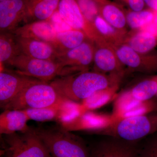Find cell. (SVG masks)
<instances>
[{"instance_id": "17", "label": "cell", "mask_w": 157, "mask_h": 157, "mask_svg": "<svg viewBox=\"0 0 157 157\" xmlns=\"http://www.w3.org/2000/svg\"><path fill=\"white\" fill-rule=\"evenodd\" d=\"M29 119L23 110L5 109L0 115L1 135L25 132L30 129L27 122Z\"/></svg>"}, {"instance_id": "19", "label": "cell", "mask_w": 157, "mask_h": 157, "mask_svg": "<svg viewBox=\"0 0 157 157\" xmlns=\"http://www.w3.org/2000/svg\"><path fill=\"white\" fill-rule=\"evenodd\" d=\"M104 116L86 111L73 123L62 127L67 131L72 132L76 130H85L90 133L106 127L113 121Z\"/></svg>"}, {"instance_id": "24", "label": "cell", "mask_w": 157, "mask_h": 157, "mask_svg": "<svg viewBox=\"0 0 157 157\" xmlns=\"http://www.w3.org/2000/svg\"><path fill=\"white\" fill-rule=\"evenodd\" d=\"M59 2L60 0H36L30 12L28 23L49 21L57 11Z\"/></svg>"}, {"instance_id": "5", "label": "cell", "mask_w": 157, "mask_h": 157, "mask_svg": "<svg viewBox=\"0 0 157 157\" xmlns=\"http://www.w3.org/2000/svg\"><path fill=\"white\" fill-rule=\"evenodd\" d=\"M1 157H52L34 129L10 135H1Z\"/></svg>"}, {"instance_id": "31", "label": "cell", "mask_w": 157, "mask_h": 157, "mask_svg": "<svg viewBox=\"0 0 157 157\" xmlns=\"http://www.w3.org/2000/svg\"><path fill=\"white\" fill-rule=\"evenodd\" d=\"M157 110V102L152 99L140 103L137 106L124 113L120 118L142 115ZM119 118V119H120Z\"/></svg>"}, {"instance_id": "18", "label": "cell", "mask_w": 157, "mask_h": 157, "mask_svg": "<svg viewBox=\"0 0 157 157\" xmlns=\"http://www.w3.org/2000/svg\"><path fill=\"white\" fill-rule=\"evenodd\" d=\"M93 27L98 37V41H104L115 46L124 43L128 33L116 29L104 20L100 15L94 21Z\"/></svg>"}, {"instance_id": "9", "label": "cell", "mask_w": 157, "mask_h": 157, "mask_svg": "<svg viewBox=\"0 0 157 157\" xmlns=\"http://www.w3.org/2000/svg\"><path fill=\"white\" fill-rule=\"evenodd\" d=\"M35 1L7 0L0 2L1 33H12L20 26L21 23H28L30 12Z\"/></svg>"}, {"instance_id": "11", "label": "cell", "mask_w": 157, "mask_h": 157, "mask_svg": "<svg viewBox=\"0 0 157 157\" xmlns=\"http://www.w3.org/2000/svg\"><path fill=\"white\" fill-rule=\"evenodd\" d=\"M3 69L0 73V105L2 108L29 85L39 80Z\"/></svg>"}, {"instance_id": "1", "label": "cell", "mask_w": 157, "mask_h": 157, "mask_svg": "<svg viewBox=\"0 0 157 157\" xmlns=\"http://www.w3.org/2000/svg\"><path fill=\"white\" fill-rule=\"evenodd\" d=\"M124 76L88 70L61 76L50 83L63 98L81 104L96 92L119 86Z\"/></svg>"}, {"instance_id": "15", "label": "cell", "mask_w": 157, "mask_h": 157, "mask_svg": "<svg viewBox=\"0 0 157 157\" xmlns=\"http://www.w3.org/2000/svg\"><path fill=\"white\" fill-rule=\"evenodd\" d=\"M15 37L21 53L33 58L56 61L58 52L50 43L36 39Z\"/></svg>"}, {"instance_id": "3", "label": "cell", "mask_w": 157, "mask_h": 157, "mask_svg": "<svg viewBox=\"0 0 157 157\" xmlns=\"http://www.w3.org/2000/svg\"><path fill=\"white\" fill-rule=\"evenodd\" d=\"M34 130L52 157H91L90 150L81 137L62 127Z\"/></svg>"}, {"instance_id": "22", "label": "cell", "mask_w": 157, "mask_h": 157, "mask_svg": "<svg viewBox=\"0 0 157 157\" xmlns=\"http://www.w3.org/2000/svg\"><path fill=\"white\" fill-rule=\"evenodd\" d=\"M21 53L16 37L11 32L1 33L0 62L1 67L10 66L12 61Z\"/></svg>"}, {"instance_id": "14", "label": "cell", "mask_w": 157, "mask_h": 157, "mask_svg": "<svg viewBox=\"0 0 157 157\" xmlns=\"http://www.w3.org/2000/svg\"><path fill=\"white\" fill-rule=\"evenodd\" d=\"M16 37L40 40L52 45L57 32L49 21H35L23 25L12 32Z\"/></svg>"}, {"instance_id": "8", "label": "cell", "mask_w": 157, "mask_h": 157, "mask_svg": "<svg viewBox=\"0 0 157 157\" xmlns=\"http://www.w3.org/2000/svg\"><path fill=\"white\" fill-rule=\"evenodd\" d=\"M113 47L128 72L147 74L157 73V52L140 53L124 43Z\"/></svg>"}, {"instance_id": "4", "label": "cell", "mask_w": 157, "mask_h": 157, "mask_svg": "<svg viewBox=\"0 0 157 157\" xmlns=\"http://www.w3.org/2000/svg\"><path fill=\"white\" fill-rule=\"evenodd\" d=\"M65 99L50 83L39 80L29 85L2 109L25 110L46 108L58 105Z\"/></svg>"}, {"instance_id": "10", "label": "cell", "mask_w": 157, "mask_h": 157, "mask_svg": "<svg viewBox=\"0 0 157 157\" xmlns=\"http://www.w3.org/2000/svg\"><path fill=\"white\" fill-rule=\"evenodd\" d=\"M104 138L91 149V157H140L137 142H131L111 136Z\"/></svg>"}, {"instance_id": "26", "label": "cell", "mask_w": 157, "mask_h": 157, "mask_svg": "<svg viewBox=\"0 0 157 157\" xmlns=\"http://www.w3.org/2000/svg\"><path fill=\"white\" fill-rule=\"evenodd\" d=\"M127 25L132 31H139L149 24L155 17V11L147 9L140 11L125 9Z\"/></svg>"}, {"instance_id": "25", "label": "cell", "mask_w": 157, "mask_h": 157, "mask_svg": "<svg viewBox=\"0 0 157 157\" xmlns=\"http://www.w3.org/2000/svg\"><path fill=\"white\" fill-rule=\"evenodd\" d=\"M128 91L132 98L139 102L151 100L157 95V75L141 80Z\"/></svg>"}, {"instance_id": "35", "label": "cell", "mask_w": 157, "mask_h": 157, "mask_svg": "<svg viewBox=\"0 0 157 157\" xmlns=\"http://www.w3.org/2000/svg\"><path fill=\"white\" fill-rule=\"evenodd\" d=\"M7 1V0H0V2H3V1Z\"/></svg>"}, {"instance_id": "13", "label": "cell", "mask_w": 157, "mask_h": 157, "mask_svg": "<svg viewBox=\"0 0 157 157\" xmlns=\"http://www.w3.org/2000/svg\"><path fill=\"white\" fill-rule=\"evenodd\" d=\"M57 11L70 28L82 31L94 42L98 41L94 29L85 18L76 0H60Z\"/></svg>"}, {"instance_id": "16", "label": "cell", "mask_w": 157, "mask_h": 157, "mask_svg": "<svg viewBox=\"0 0 157 157\" xmlns=\"http://www.w3.org/2000/svg\"><path fill=\"white\" fill-rule=\"evenodd\" d=\"M99 8V14L110 25L126 33L127 23L125 9L116 2L110 0H96Z\"/></svg>"}, {"instance_id": "29", "label": "cell", "mask_w": 157, "mask_h": 157, "mask_svg": "<svg viewBox=\"0 0 157 157\" xmlns=\"http://www.w3.org/2000/svg\"><path fill=\"white\" fill-rule=\"evenodd\" d=\"M140 157H157V132L137 142Z\"/></svg>"}, {"instance_id": "6", "label": "cell", "mask_w": 157, "mask_h": 157, "mask_svg": "<svg viewBox=\"0 0 157 157\" xmlns=\"http://www.w3.org/2000/svg\"><path fill=\"white\" fill-rule=\"evenodd\" d=\"M94 50V42L88 39L76 48L59 53L56 62L62 69L60 76L89 70L93 65Z\"/></svg>"}, {"instance_id": "33", "label": "cell", "mask_w": 157, "mask_h": 157, "mask_svg": "<svg viewBox=\"0 0 157 157\" xmlns=\"http://www.w3.org/2000/svg\"><path fill=\"white\" fill-rule=\"evenodd\" d=\"M139 31L146 32L152 35L157 36V11H155V17L149 24Z\"/></svg>"}, {"instance_id": "21", "label": "cell", "mask_w": 157, "mask_h": 157, "mask_svg": "<svg viewBox=\"0 0 157 157\" xmlns=\"http://www.w3.org/2000/svg\"><path fill=\"white\" fill-rule=\"evenodd\" d=\"M137 52H151L157 45V36L141 31H131L124 42Z\"/></svg>"}, {"instance_id": "32", "label": "cell", "mask_w": 157, "mask_h": 157, "mask_svg": "<svg viewBox=\"0 0 157 157\" xmlns=\"http://www.w3.org/2000/svg\"><path fill=\"white\" fill-rule=\"evenodd\" d=\"M117 3L122 6H125L129 10L140 11L145 9V5L143 0H115Z\"/></svg>"}, {"instance_id": "28", "label": "cell", "mask_w": 157, "mask_h": 157, "mask_svg": "<svg viewBox=\"0 0 157 157\" xmlns=\"http://www.w3.org/2000/svg\"><path fill=\"white\" fill-rule=\"evenodd\" d=\"M60 104L46 108L29 109L23 110L26 113L29 120L39 122L56 120Z\"/></svg>"}, {"instance_id": "30", "label": "cell", "mask_w": 157, "mask_h": 157, "mask_svg": "<svg viewBox=\"0 0 157 157\" xmlns=\"http://www.w3.org/2000/svg\"><path fill=\"white\" fill-rule=\"evenodd\" d=\"M76 1L85 18L93 27V24L96 17L100 15L98 4L96 0H76Z\"/></svg>"}, {"instance_id": "34", "label": "cell", "mask_w": 157, "mask_h": 157, "mask_svg": "<svg viewBox=\"0 0 157 157\" xmlns=\"http://www.w3.org/2000/svg\"><path fill=\"white\" fill-rule=\"evenodd\" d=\"M145 6L148 9L154 11H157V0H143Z\"/></svg>"}, {"instance_id": "2", "label": "cell", "mask_w": 157, "mask_h": 157, "mask_svg": "<svg viewBox=\"0 0 157 157\" xmlns=\"http://www.w3.org/2000/svg\"><path fill=\"white\" fill-rule=\"evenodd\" d=\"M157 132V110L113 121L92 134L138 142Z\"/></svg>"}, {"instance_id": "27", "label": "cell", "mask_w": 157, "mask_h": 157, "mask_svg": "<svg viewBox=\"0 0 157 157\" xmlns=\"http://www.w3.org/2000/svg\"><path fill=\"white\" fill-rule=\"evenodd\" d=\"M119 86H113L96 92L81 104L86 111L100 108L108 103L115 94Z\"/></svg>"}, {"instance_id": "20", "label": "cell", "mask_w": 157, "mask_h": 157, "mask_svg": "<svg viewBox=\"0 0 157 157\" xmlns=\"http://www.w3.org/2000/svg\"><path fill=\"white\" fill-rule=\"evenodd\" d=\"M88 39L82 31L70 29L57 32L52 45L59 54L76 48Z\"/></svg>"}, {"instance_id": "23", "label": "cell", "mask_w": 157, "mask_h": 157, "mask_svg": "<svg viewBox=\"0 0 157 157\" xmlns=\"http://www.w3.org/2000/svg\"><path fill=\"white\" fill-rule=\"evenodd\" d=\"M86 111L81 104L66 98L60 104L56 120L61 127L66 126L73 123Z\"/></svg>"}, {"instance_id": "36", "label": "cell", "mask_w": 157, "mask_h": 157, "mask_svg": "<svg viewBox=\"0 0 157 157\" xmlns=\"http://www.w3.org/2000/svg\"><path fill=\"white\" fill-rule=\"evenodd\" d=\"M156 96H157V95H156Z\"/></svg>"}, {"instance_id": "12", "label": "cell", "mask_w": 157, "mask_h": 157, "mask_svg": "<svg viewBox=\"0 0 157 157\" xmlns=\"http://www.w3.org/2000/svg\"><path fill=\"white\" fill-rule=\"evenodd\" d=\"M95 50L93 71L104 74H122L128 72L119 59L112 45L104 41L94 42Z\"/></svg>"}, {"instance_id": "7", "label": "cell", "mask_w": 157, "mask_h": 157, "mask_svg": "<svg viewBox=\"0 0 157 157\" xmlns=\"http://www.w3.org/2000/svg\"><path fill=\"white\" fill-rule=\"evenodd\" d=\"M10 66L15 68L16 73L46 82L60 76L62 71L56 61L33 58L21 53Z\"/></svg>"}]
</instances>
